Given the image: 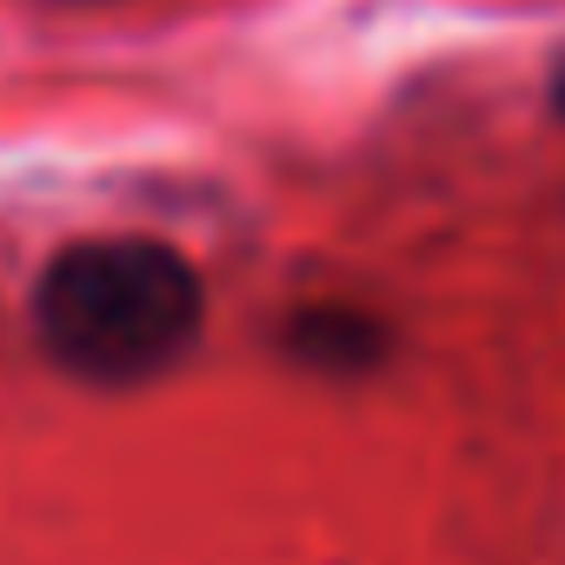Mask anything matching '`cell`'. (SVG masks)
Listing matches in <instances>:
<instances>
[{
  "mask_svg": "<svg viewBox=\"0 0 565 565\" xmlns=\"http://www.w3.org/2000/svg\"><path fill=\"white\" fill-rule=\"evenodd\" d=\"M287 340L307 366H327V373H366V366L386 360V327L353 313V307H313V313L294 320Z\"/></svg>",
  "mask_w": 565,
  "mask_h": 565,
  "instance_id": "cell-2",
  "label": "cell"
},
{
  "mask_svg": "<svg viewBox=\"0 0 565 565\" xmlns=\"http://www.w3.org/2000/svg\"><path fill=\"white\" fill-rule=\"evenodd\" d=\"M34 327L67 373L140 386L193 347L200 279L160 239H81L41 273Z\"/></svg>",
  "mask_w": 565,
  "mask_h": 565,
  "instance_id": "cell-1",
  "label": "cell"
},
{
  "mask_svg": "<svg viewBox=\"0 0 565 565\" xmlns=\"http://www.w3.org/2000/svg\"><path fill=\"white\" fill-rule=\"evenodd\" d=\"M552 100H558V107H565V67H558V74H552Z\"/></svg>",
  "mask_w": 565,
  "mask_h": 565,
  "instance_id": "cell-3",
  "label": "cell"
}]
</instances>
